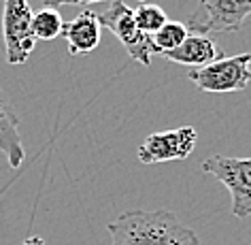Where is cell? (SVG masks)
I'll use <instances>...</instances> for the list:
<instances>
[{"mask_svg":"<svg viewBox=\"0 0 251 245\" xmlns=\"http://www.w3.org/2000/svg\"><path fill=\"white\" fill-rule=\"evenodd\" d=\"M113 245H198V235L171 211H124L106 226Z\"/></svg>","mask_w":251,"mask_h":245,"instance_id":"obj_1","label":"cell"},{"mask_svg":"<svg viewBox=\"0 0 251 245\" xmlns=\"http://www.w3.org/2000/svg\"><path fill=\"white\" fill-rule=\"evenodd\" d=\"M200 168L228 188L232 216L238 219L251 216V158L211 156L200 162Z\"/></svg>","mask_w":251,"mask_h":245,"instance_id":"obj_2","label":"cell"},{"mask_svg":"<svg viewBox=\"0 0 251 245\" xmlns=\"http://www.w3.org/2000/svg\"><path fill=\"white\" fill-rule=\"evenodd\" d=\"M187 77L202 92H241L251 81V54H238L230 55V58L213 60L200 68H192Z\"/></svg>","mask_w":251,"mask_h":245,"instance_id":"obj_3","label":"cell"},{"mask_svg":"<svg viewBox=\"0 0 251 245\" xmlns=\"http://www.w3.org/2000/svg\"><path fill=\"white\" fill-rule=\"evenodd\" d=\"M98 22L100 26L106 28L122 41V45L126 47V52L134 62H139L143 66L151 64V55L155 54L151 36L139 30L132 9L124 0H111L109 7L98 15Z\"/></svg>","mask_w":251,"mask_h":245,"instance_id":"obj_4","label":"cell"},{"mask_svg":"<svg viewBox=\"0 0 251 245\" xmlns=\"http://www.w3.org/2000/svg\"><path fill=\"white\" fill-rule=\"evenodd\" d=\"M2 36L9 64H24L36 47L32 34V7L28 0H4Z\"/></svg>","mask_w":251,"mask_h":245,"instance_id":"obj_5","label":"cell"},{"mask_svg":"<svg viewBox=\"0 0 251 245\" xmlns=\"http://www.w3.org/2000/svg\"><path fill=\"white\" fill-rule=\"evenodd\" d=\"M198 143V130L194 126H181L173 130H160L149 135L139 147V160L143 164H162V162L185 160Z\"/></svg>","mask_w":251,"mask_h":245,"instance_id":"obj_6","label":"cell"},{"mask_svg":"<svg viewBox=\"0 0 251 245\" xmlns=\"http://www.w3.org/2000/svg\"><path fill=\"white\" fill-rule=\"evenodd\" d=\"M251 15V0H200V13L190 20L198 34L236 32Z\"/></svg>","mask_w":251,"mask_h":245,"instance_id":"obj_7","label":"cell"},{"mask_svg":"<svg viewBox=\"0 0 251 245\" xmlns=\"http://www.w3.org/2000/svg\"><path fill=\"white\" fill-rule=\"evenodd\" d=\"M0 152L7 156L9 166L13 168L22 166L26 158V149H24L20 135V117L2 85H0Z\"/></svg>","mask_w":251,"mask_h":245,"instance_id":"obj_8","label":"cell"},{"mask_svg":"<svg viewBox=\"0 0 251 245\" xmlns=\"http://www.w3.org/2000/svg\"><path fill=\"white\" fill-rule=\"evenodd\" d=\"M62 36L66 39L68 54L71 55L94 52L100 45V36H102V26L98 22V13H94V11H81L73 22L64 24Z\"/></svg>","mask_w":251,"mask_h":245,"instance_id":"obj_9","label":"cell"},{"mask_svg":"<svg viewBox=\"0 0 251 245\" xmlns=\"http://www.w3.org/2000/svg\"><path fill=\"white\" fill-rule=\"evenodd\" d=\"M162 55L171 62H177V64L200 68V66L209 64V62H213V60H217L219 49H217V43L213 41L211 36L192 32V34H187V39L181 43L179 47H175V49H171V52H166Z\"/></svg>","mask_w":251,"mask_h":245,"instance_id":"obj_10","label":"cell"},{"mask_svg":"<svg viewBox=\"0 0 251 245\" xmlns=\"http://www.w3.org/2000/svg\"><path fill=\"white\" fill-rule=\"evenodd\" d=\"M62 30H64V20L58 9L43 7L32 11V34L36 41H53L62 36Z\"/></svg>","mask_w":251,"mask_h":245,"instance_id":"obj_11","label":"cell"},{"mask_svg":"<svg viewBox=\"0 0 251 245\" xmlns=\"http://www.w3.org/2000/svg\"><path fill=\"white\" fill-rule=\"evenodd\" d=\"M187 34H190V28H187V24L183 22H171L168 20L164 26H162L158 32L151 34V43H153V52L155 54H166L171 52V49L179 47L181 43L187 39Z\"/></svg>","mask_w":251,"mask_h":245,"instance_id":"obj_12","label":"cell"},{"mask_svg":"<svg viewBox=\"0 0 251 245\" xmlns=\"http://www.w3.org/2000/svg\"><path fill=\"white\" fill-rule=\"evenodd\" d=\"M132 13H134V22L139 26V30L149 36L155 34L168 22L166 11L160 4H153V2H141L139 9H134Z\"/></svg>","mask_w":251,"mask_h":245,"instance_id":"obj_13","label":"cell"},{"mask_svg":"<svg viewBox=\"0 0 251 245\" xmlns=\"http://www.w3.org/2000/svg\"><path fill=\"white\" fill-rule=\"evenodd\" d=\"M94 2H106V0H43L45 7H51V9H58L62 4H79V7H90Z\"/></svg>","mask_w":251,"mask_h":245,"instance_id":"obj_14","label":"cell"},{"mask_svg":"<svg viewBox=\"0 0 251 245\" xmlns=\"http://www.w3.org/2000/svg\"><path fill=\"white\" fill-rule=\"evenodd\" d=\"M22 245H45V241H43L41 237H28L26 241H24Z\"/></svg>","mask_w":251,"mask_h":245,"instance_id":"obj_15","label":"cell"}]
</instances>
